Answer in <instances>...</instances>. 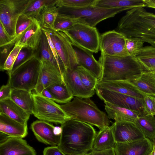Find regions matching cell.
Listing matches in <instances>:
<instances>
[{
	"instance_id": "cell-1",
	"label": "cell",
	"mask_w": 155,
	"mask_h": 155,
	"mask_svg": "<svg viewBox=\"0 0 155 155\" xmlns=\"http://www.w3.org/2000/svg\"><path fill=\"white\" fill-rule=\"evenodd\" d=\"M58 147L66 155H83L91 151L97 134L92 126L70 119L61 124Z\"/></svg>"
},
{
	"instance_id": "cell-2",
	"label": "cell",
	"mask_w": 155,
	"mask_h": 155,
	"mask_svg": "<svg viewBox=\"0 0 155 155\" xmlns=\"http://www.w3.org/2000/svg\"><path fill=\"white\" fill-rule=\"evenodd\" d=\"M115 30L127 38H135L155 47V14L138 7L128 10Z\"/></svg>"
},
{
	"instance_id": "cell-3",
	"label": "cell",
	"mask_w": 155,
	"mask_h": 155,
	"mask_svg": "<svg viewBox=\"0 0 155 155\" xmlns=\"http://www.w3.org/2000/svg\"><path fill=\"white\" fill-rule=\"evenodd\" d=\"M98 61L102 73L98 83L118 81H128L140 74L142 67L136 58L129 55L111 56L101 53Z\"/></svg>"
},
{
	"instance_id": "cell-4",
	"label": "cell",
	"mask_w": 155,
	"mask_h": 155,
	"mask_svg": "<svg viewBox=\"0 0 155 155\" xmlns=\"http://www.w3.org/2000/svg\"><path fill=\"white\" fill-rule=\"evenodd\" d=\"M71 119L94 126L100 130L109 126L110 121L90 98L74 97L70 102L60 105Z\"/></svg>"
},
{
	"instance_id": "cell-5",
	"label": "cell",
	"mask_w": 155,
	"mask_h": 155,
	"mask_svg": "<svg viewBox=\"0 0 155 155\" xmlns=\"http://www.w3.org/2000/svg\"><path fill=\"white\" fill-rule=\"evenodd\" d=\"M41 62L35 51L9 75L8 83L12 89L35 90L40 76Z\"/></svg>"
},
{
	"instance_id": "cell-6",
	"label": "cell",
	"mask_w": 155,
	"mask_h": 155,
	"mask_svg": "<svg viewBox=\"0 0 155 155\" xmlns=\"http://www.w3.org/2000/svg\"><path fill=\"white\" fill-rule=\"evenodd\" d=\"M59 9V12L92 27H95L103 20L128 10L126 8H105L94 5L79 8L61 7Z\"/></svg>"
},
{
	"instance_id": "cell-7",
	"label": "cell",
	"mask_w": 155,
	"mask_h": 155,
	"mask_svg": "<svg viewBox=\"0 0 155 155\" xmlns=\"http://www.w3.org/2000/svg\"><path fill=\"white\" fill-rule=\"evenodd\" d=\"M70 41L92 53L99 50L100 36L96 28L78 22L69 28L61 31Z\"/></svg>"
},
{
	"instance_id": "cell-8",
	"label": "cell",
	"mask_w": 155,
	"mask_h": 155,
	"mask_svg": "<svg viewBox=\"0 0 155 155\" xmlns=\"http://www.w3.org/2000/svg\"><path fill=\"white\" fill-rule=\"evenodd\" d=\"M32 95L33 114L39 120L61 125L71 119L55 102L36 93Z\"/></svg>"
},
{
	"instance_id": "cell-9",
	"label": "cell",
	"mask_w": 155,
	"mask_h": 155,
	"mask_svg": "<svg viewBox=\"0 0 155 155\" xmlns=\"http://www.w3.org/2000/svg\"><path fill=\"white\" fill-rule=\"evenodd\" d=\"M29 0H0V23L12 40L16 35L18 19Z\"/></svg>"
},
{
	"instance_id": "cell-10",
	"label": "cell",
	"mask_w": 155,
	"mask_h": 155,
	"mask_svg": "<svg viewBox=\"0 0 155 155\" xmlns=\"http://www.w3.org/2000/svg\"><path fill=\"white\" fill-rule=\"evenodd\" d=\"M48 32L59 58L66 70L78 66L74 49L69 39L63 32L42 28Z\"/></svg>"
},
{
	"instance_id": "cell-11",
	"label": "cell",
	"mask_w": 155,
	"mask_h": 155,
	"mask_svg": "<svg viewBox=\"0 0 155 155\" xmlns=\"http://www.w3.org/2000/svg\"><path fill=\"white\" fill-rule=\"evenodd\" d=\"M95 90L97 96L104 102L118 107L137 111L143 114L142 99L109 90L101 87L98 84Z\"/></svg>"
},
{
	"instance_id": "cell-12",
	"label": "cell",
	"mask_w": 155,
	"mask_h": 155,
	"mask_svg": "<svg viewBox=\"0 0 155 155\" xmlns=\"http://www.w3.org/2000/svg\"><path fill=\"white\" fill-rule=\"evenodd\" d=\"M126 38L115 30L110 31L100 36L99 50L109 56H126L130 55L126 46Z\"/></svg>"
},
{
	"instance_id": "cell-13",
	"label": "cell",
	"mask_w": 155,
	"mask_h": 155,
	"mask_svg": "<svg viewBox=\"0 0 155 155\" xmlns=\"http://www.w3.org/2000/svg\"><path fill=\"white\" fill-rule=\"evenodd\" d=\"M40 60V76L35 90L36 93L41 94L44 89L50 86L64 83L63 74L57 66L49 61Z\"/></svg>"
},
{
	"instance_id": "cell-14",
	"label": "cell",
	"mask_w": 155,
	"mask_h": 155,
	"mask_svg": "<svg viewBox=\"0 0 155 155\" xmlns=\"http://www.w3.org/2000/svg\"><path fill=\"white\" fill-rule=\"evenodd\" d=\"M113 124L116 143L128 142L146 138L135 123L116 121Z\"/></svg>"
},
{
	"instance_id": "cell-15",
	"label": "cell",
	"mask_w": 155,
	"mask_h": 155,
	"mask_svg": "<svg viewBox=\"0 0 155 155\" xmlns=\"http://www.w3.org/2000/svg\"><path fill=\"white\" fill-rule=\"evenodd\" d=\"M154 143L149 139L126 143H116L114 147L116 155H150Z\"/></svg>"
},
{
	"instance_id": "cell-16",
	"label": "cell",
	"mask_w": 155,
	"mask_h": 155,
	"mask_svg": "<svg viewBox=\"0 0 155 155\" xmlns=\"http://www.w3.org/2000/svg\"><path fill=\"white\" fill-rule=\"evenodd\" d=\"M63 77L65 85L74 97L90 98L94 95L95 90L87 88L83 84L76 68L66 69Z\"/></svg>"
},
{
	"instance_id": "cell-17",
	"label": "cell",
	"mask_w": 155,
	"mask_h": 155,
	"mask_svg": "<svg viewBox=\"0 0 155 155\" xmlns=\"http://www.w3.org/2000/svg\"><path fill=\"white\" fill-rule=\"evenodd\" d=\"M0 155H37L35 149L22 138L8 136L0 141Z\"/></svg>"
},
{
	"instance_id": "cell-18",
	"label": "cell",
	"mask_w": 155,
	"mask_h": 155,
	"mask_svg": "<svg viewBox=\"0 0 155 155\" xmlns=\"http://www.w3.org/2000/svg\"><path fill=\"white\" fill-rule=\"evenodd\" d=\"M71 42L75 52L78 65L88 71L98 80L102 73L101 66L99 62L95 58L91 52Z\"/></svg>"
},
{
	"instance_id": "cell-19",
	"label": "cell",
	"mask_w": 155,
	"mask_h": 155,
	"mask_svg": "<svg viewBox=\"0 0 155 155\" xmlns=\"http://www.w3.org/2000/svg\"><path fill=\"white\" fill-rule=\"evenodd\" d=\"M54 126L48 122L36 120L31 124V128L37 139L40 142L51 146H57L60 136L54 133Z\"/></svg>"
},
{
	"instance_id": "cell-20",
	"label": "cell",
	"mask_w": 155,
	"mask_h": 155,
	"mask_svg": "<svg viewBox=\"0 0 155 155\" xmlns=\"http://www.w3.org/2000/svg\"><path fill=\"white\" fill-rule=\"evenodd\" d=\"M127 81L143 94L155 97V73L143 71Z\"/></svg>"
},
{
	"instance_id": "cell-21",
	"label": "cell",
	"mask_w": 155,
	"mask_h": 155,
	"mask_svg": "<svg viewBox=\"0 0 155 155\" xmlns=\"http://www.w3.org/2000/svg\"><path fill=\"white\" fill-rule=\"evenodd\" d=\"M42 32L40 23L37 20L15 44L36 51L39 47Z\"/></svg>"
},
{
	"instance_id": "cell-22",
	"label": "cell",
	"mask_w": 155,
	"mask_h": 155,
	"mask_svg": "<svg viewBox=\"0 0 155 155\" xmlns=\"http://www.w3.org/2000/svg\"><path fill=\"white\" fill-rule=\"evenodd\" d=\"M0 131L10 137L23 138L28 134L27 124H22L0 113Z\"/></svg>"
},
{
	"instance_id": "cell-23",
	"label": "cell",
	"mask_w": 155,
	"mask_h": 155,
	"mask_svg": "<svg viewBox=\"0 0 155 155\" xmlns=\"http://www.w3.org/2000/svg\"><path fill=\"white\" fill-rule=\"evenodd\" d=\"M105 109L109 119L135 123L136 120L142 115L138 111L121 107L104 102Z\"/></svg>"
},
{
	"instance_id": "cell-24",
	"label": "cell",
	"mask_w": 155,
	"mask_h": 155,
	"mask_svg": "<svg viewBox=\"0 0 155 155\" xmlns=\"http://www.w3.org/2000/svg\"><path fill=\"white\" fill-rule=\"evenodd\" d=\"M0 113L23 124H27L30 116L10 98L0 101Z\"/></svg>"
},
{
	"instance_id": "cell-25",
	"label": "cell",
	"mask_w": 155,
	"mask_h": 155,
	"mask_svg": "<svg viewBox=\"0 0 155 155\" xmlns=\"http://www.w3.org/2000/svg\"><path fill=\"white\" fill-rule=\"evenodd\" d=\"M113 124L100 130L94 139L91 150L99 151L114 148L116 142Z\"/></svg>"
},
{
	"instance_id": "cell-26",
	"label": "cell",
	"mask_w": 155,
	"mask_h": 155,
	"mask_svg": "<svg viewBox=\"0 0 155 155\" xmlns=\"http://www.w3.org/2000/svg\"><path fill=\"white\" fill-rule=\"evenodd\" d=\"M98 84L109 90L139 98L142 99L144 95L127 81H107Z\"/></svg>"
},
{
	"instance_id": "cell-27",
	"label": "cell",
	"mask_w": 155,
	"mask_h": 155,
	"mask_svg": "<svg viewBox=\"0 0 155 155\" xmlns=\"http://www.w3.org/2000/svg\"><path fill=\"white\" fill-rule=\"evenodd\" d=\"M57 0L45 6L36 19L42 28L53 30L55 21L59 13V8L56 5Z\"/></svg>"
},
{
	"instance_id": "cell-28",
	"label": "cell",
	"mask_w": 155,
	"mask_h": 155,
	"mask_svg": "<svg viewBox=\"0 0 155 155\" xmlns=\"http://www.w3.org/2000/svg\"><path fill=\"white\" fill-rule=\"evenodd\" d=\"M10 99L28 114H33L34 102L31 91L12 89Z\"/></svg>"
},
{
	"instance_id": "cell-29",
	"label": "cell",
	"mask_w": 155,
	"mask_h": 155,
	"mask_svg": "<svg viewBox=\"0 0 155 155\" xmlns=\"http://www.w3.org/2000/svg\"><path fill=\"white\" fill-rule=\"evenodd\" d=\"M94 6L105 8H126L146 7L143 0H96Z\"/></svg>"
},
{
	"instance_id": "cell-30",
	"label": "cell",
	"mask_w": 155,
	"mask_h": 155,
	"mask_svg": "<svg viewBox=\"0 0 155 155\" xmlns=\"http://www.w3.org/2000/svg\"><path fill=\"white\" fill-rule=\"evenodd\" d=\"M135 58L143 71L155 73V47L151 45L144 47Z\"/></svg>"
},
{
	"instance_id": "cell-31",
	"label": "cell",
	"mask_w": 155,
	"mask_h": 155,
	"mask_svg": "<svg viewBox=\"0 0 155 155\" xmlns=\"http://www.w3.org/2000/svg\"><path fill=\"white\" fill-rule=\"evenodd\" d=\"M135 123L141 130L146 138L155 143V117L154 116L140 115Z\"/></svg>"
},
{
	"instance_id": "cell-32",
	"label": "cell",
	"mask_w": 155,
	"mask_h": 155,
	"mask_svg": "<svg viewBox=\"0 0 155 155\" xmlns=\"http://www.w3.org/2000/svg\"><path fill=\"white\" fill-rule=\"evenodd\" d=\"M46 88L54 97L55 102L65 104L71 101L74 97L65 84L53 85Z\"/></svg>"
},
{
	"instance_id": "cell-33",
	"label": "cell",
	"mask_w": 155,
	"mask_h": 155,
	"mask_svg": "<svg viewBox=\"0 0 155 155\" xmlns=\"http://www.w3.org/2000/svg\"><path fill=\"white\" fill-rule=\"evenodd\" d=\"M42 31L39 47L37 50L35 51L41 60L49 61L58 67L47 37L44 31Z\"/></svg>"
},
{
	"instance_id": "cell-34",
	"label": "cell",
	"mask_w": 155,
	"mask_h": 155,
	"mask_svg": "<svg viewBox=\"0 0 155 155\" xmlns=\"http://www.w3.org/2000/svg\"><path fill=\"white\" fill-rule=\"evenodd\" d=\"M54 1V0H29L21 14L36 19L43 7Z\"/></svg>"
},
{
	"instance_id": "cell-35",
	"label": "cell",
	"mask_w": 155,
	"mask_h": 155,
	"mask_svg": "<svg viewBox=\"0 0 155 155\" xmlns=\"http://www.w3.org/2000/svg\"><path fill=\"white\" fill-rule=\"evenodd\" d=\"M37 20L35 18L28 17L21 14L19 16L17 23L15 36L6 46L15 45L26 30Z\"/></svg>"
},
{
	"instance_id": "cell-36",
	"label": "cell",
	"mask_w": 155,
	"mask_h": 155,
	"mask_svg": "<svg viewBox=\"0 0 155 155\" xmlns=\"http://www.w3.org/2000/svg\"><path fill=\"white\" fill-rule=\"evenodd\" d=\"M76 69L83 84L87 88L95 90L98 83V80L81 66L78 65Z\"/></svg>"
},
{
	"instance_id": "cell-37",
	"label": "cell",
	"mask_w": 155,
	"mask_h": 155,
	"mask_svg": "<svg viewBox=\"0 0 155 155\" xmlns=\"http://www.w3.org/2000/svg\"><path fill=\"white\" fill-rule=\"evenodd\" d=\"M96 0H57L56 5L59 8H79L94 5Z\"/></svg>"
},
{
	"instance_id": "cell-38",
	"label": "cell",
	"mask_w": 155,
	"mask_h": 155,
	"mask_svg": "<svg viewBox=\"0 0 155 155\" xmlns=\"http://www.w3.org/2000/svg\"><path fill=\"white\" fill-rule=\"evenodd\" d=\"M78 22L76 19L70 18L59 12L53 30L62 31L69 28Z\"/></svg>"
},
{
	"instance_id": "cell-39",
	"label": "cell",
	"mask_w": 155,
	"mask_h": 155,
	"mask_svg": "<svg viewBox=\"0 0 155 155\" xmlns=\"http://www.w3.org/2000/svg\"><path fill=\"white\" fill-rule=\"evenodd\" d=\"M23 48L21 46L15 44L5 60L3 67V71H6L8 75L11 73L19 53Z\"/></svg>"
},
{
	"instance_id": "cell-40",
	"label": "cell",
	"mask_w": 155,
	"mask_h": 155,
	"mask_svg": "<svg viewBox=\"0 0 155 155\" xmlns=\"http://www.w3.org/2000/svg\"><path fill=\"white\" fill-rule=\"evenodd\" d=\"M144 43L143 41L136 39L126 38V48L129 54L135 58L144 47Z\"/></svg>"
},
{
	"instance_id": "cell-41",
	"label": "cell",
	"mask_w": 155,
	"mask_h": 155,
	"mask_svg": "<svg viewBox=\"0 0 155 155\" xmlns=\"http://www.w3.org/2000/svg\"><path fill=\"white\" fill-rule=\"evenodd\" d=\"M142 101L143 114L145 115H155V97L144 95Z\"/></svg>"
},
{
	"instance_id": "cell-42",
	"label": "cell",
	"mask_w": 155,
	"mask_h": 155,
	"mask_svg": "<svg viewBox=\"0 0 155 155\" xmlns=\"http://www.w3.org/2000/svg\"><path fill=\"white\" fill-rule=\"evenodd\" d=\"M12 40L2 24L0 23V46L5 47Z\"/></svg>"
},
{
	"instance_id": "cell-43",
	"label": "cell",
	"mask_w": 155,
	"mask_h": 155,
	"mask_svg": "<svg viewBox=\"0 0 155 155\" xmlns=\"http://www.w3.org/2000/svg\"><path fill=\"white\" fill-rule=\"evenodd\" d=\"M12 89L8 83L6 85H2L0 90V101L9 99Z\"/></svg>"
},
{
	"instance_id": "cell-44",
	"label": "cell",
	"mask_w": 155,
	"mask_h": 155,
	"mask_svg": "<svg viewBox=\"0 0 155 155\" xmlns=\"http://www.w3.org/2000/svg\"><path fill=\"white\" fill-rule=\"evenodd\" d=\"M43 155H66L57 146H51L45 147L43 151Z\"/></svg>"
},
{
	"instance_id": "cell-45",
	"label": "cell",
	"mask_w": 155,
	"mask_h": 155,
	"mask_svg": "<svg viewBox=\"0 0 155 155\" xmlns=\"http://www.w3.org/2000/svg\"><path fill=\"white\" fill-rule=\"evenodd\" d=\"M22 49L18 55L11 72L21 64L27 57H26L27 54V51H24Z\"/></svg>"
},
{
	"instance_id": "cell-46",
	"label": "cell",
	"mask_w": 155,
	"mask_h": 155,
	"mask_svg": "<svg viewBox=\"0 0 155 155\" xmlns=\"http://www.w3.org/2000/svg\"><path fill=\"white\" fill-rule=\"evenodd\" d=\"M86 155H116L114 148L99 151L91 150Z\"/></svg>"
},
{
	"instance_id": "cell-47",
	"label": "cell",
	"mask_w": 155,
	"mask_h": 155,
	"mask_svg": "<svg viewBox=\"0 0 155 155\" xmlns=\"http://www.w3.org/2000/svg\"><path fill=\"white\" fill-rule=\"evenodd\" d=\"M45 97L55 102V99L51 92L47 89H44L41 94Z\"/></svg>"
},
{
	"instance_id": "cell-48",
	"label": "cell",
	"mask_w": 155,
	"mask_h": 155,
	"mask_svg": "<svg viewBox=\"0 0 155 155\" xmlns=\"http://www.w3.org/2000/svg\"><path fill=\"white\" fill-rule=\"evenodd\" d=\"M146 7L155 9V0H143Z\"/></svg>"
},
{
	"instance_id": "cell-49",
	"label": "cell",
	"mask_w": 155,
	"mask_h": 155,
	"mask_svg": "<svg viewBox=\"0 0 155 155\" xmlns=\"http://www.w3.org/2000/svg\"><path fill=\"white\" fill-rule=\"evenodd\" d=\"M54 134L56 135L61 136L62 132V128L61 126L54 127Z\"/></svg>"
},
{
	"instance_id": "cell-50",
	"label": "cell",
	"mask_w": 155,
	"mask_h": 155,
	"mask_svg": "<svg viewBox=\"0 0 155 155\" xmlns=\"http://www.w3.org/2000/svg\"><path fill=\"white\" fill-rule=\"evenodd\" d=\"M151 155H155V143L154 144L153 149Z\"/></svg>"
},
{
	"instance_id": "cell-51",
	"label": "cell",
	"mask_w": 155,
	"mask_h": 155,
	"mask_svg": "<svg viewBox=\"0 0 155 155\" xmlns=\"http://www.w3.org/2000/svg\"><path fill=\"white\" fill-rule=\"evenodd\" d=\"M86 155V154H84V155Z\"/></svg>"
},
{
	"instance_id": "cell-52",
	"label": "cell",
	"mask_w": 155,
	"mask_h": 155,
	"mask_svg": "<svg viewBox=\"0 0 155 155\" xmlns=\"http://www.w3.org/2000/svg\"><path fill=\"white\" fill-rule=\"evenodd\" d=\"M150 155H151V154Z\"/></svg>"
}]
</instances>
